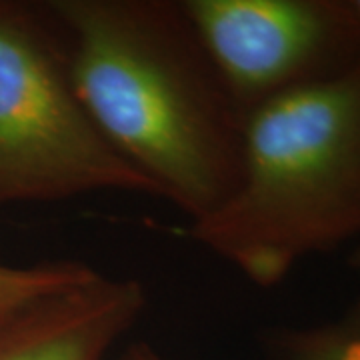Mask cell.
<instances>
[{"label":"cell","mask_w":360,"mask_h":360,"mask_svg":"<svg viewBox=\"0 0 360 360\" xmlns=\"http://www.w3.org/2000/svg\"><path fill=\"white\" fill-rule=\"evenodd\" d=\"M80 103L106 142L186 219L232 193L245 116L180 2L52 0Z\"/></svg>","instance_id":"cell-1"},{"label":"cell","mask_w":360,"mask_h":360,"mask_svg":"<svg viewBox=\"0 0 360 360\" xmlns=\"http://www.w3.org/2000/svg\"><path fill=\"white\" fill-rule=\"evenodd\" d=\"M186 236L260 288L360 236V60L245 116L236 184Z\"/></svg>","instance_id":"cell-2"},{"label":"cell","mask_w":360,"mask_h":360,"mask_svg":"<svg viewBox=\"0 0 360 360\" xmlns=\"http://www.w3.org/2000/svg\"><path fill=\"white\" fill-rule=\"evenodd\" d=\"M94 193L158 198L80 103L51 4L0 0V208Z\"/></svg>","instance_id":"cell-3"},{"label":"cell","mask_w":360,"mask_h":360,"mask_svg":"<svg viewBox=\"0 0 360 360\" xmlns=\"http://www.w3.org/2000/svg\"><path fill=\"white\" fill-rule=\"evenodd\" d=\"M180 6L243 116L360 60L352 2L182 0Z\"/></svg>","instance_id":"cell-4"},{"label":"cell","mask_w":360,"mask_h":360,"mask_svg":"<svg viewBox=\"0 0 360 360\" xmlns=\"http://www.w3.org/2000/svg\"><path fill=\"white\" fill-rule=\"evenodd\" d=\"M146 304L136 278L96 270L82 283L0 309V360H106Z\"/></svg>","instance_id":"cell-5"},{"label":"cell","mask_w":360,"mask_h":360,"mask_svg":"<svg viewBox=\"0 0 360 360\" xmlns=\"http://www.w3.org/2000/svg\"><path fill=\"white\" fill-rule=\"evenodd\" d=\"M264 345L272 360H360V298L336 321L274 328Z\"/></svg>","instance_id":"cell-6"},{"label":"cell","mask_w":360,"mask_h":360,"mask_svg":"<svg viewBox=\"0 0 360 360\" xmlns=\"http://www.w3.org/2000/svg\"><path fill=\"white\" fill-rule=\"evenodd\" d=\"M96 269L82 260H44L32 264L0 262V309L51 295L90 278Z\"/></svg>","instance_id":"cell-7"},{"label":"cell","mask_w":360,"mask_h":360,"mask_svg":"<svg viewBox=\"0 0 360 360\" xmlns=\"http://www.w3.org/2000/svg\"><path fill=\"white\" fill-rule=\"evenodd\" d=\"M115 360H168L162 352H158L153 345L148 342H130L129 347L124 348Z\"/></svg>","instance_id":"cell-8"},{"label":"cell","mask_w":360,"mask_h":360,"mask_svg":"<svg viewBox=\"0 0 360 360\" xmlns=\"http://www.w3.org/2000/svg\"><path fill=\"white\" fill-rule=\"evenodd\" d=\"M348 266L360 272V245L350 252V257H348Z\"/></svg>","instance_id":"cell-9"},{"label":"cell","mask_w":360,"mask_h":360,"mask_svg":"<svg viewBox=\"0 0 360 360\" xmlns=\"http://www.w3.org/2000/svg\"><path fill=\"white\" fill-rule=\"evenodd\" d=\"M352 4H354V8H356V14H359V18H360V0H352Z\"/></svg>","instance_id":"cell-10"}]
</instances>
